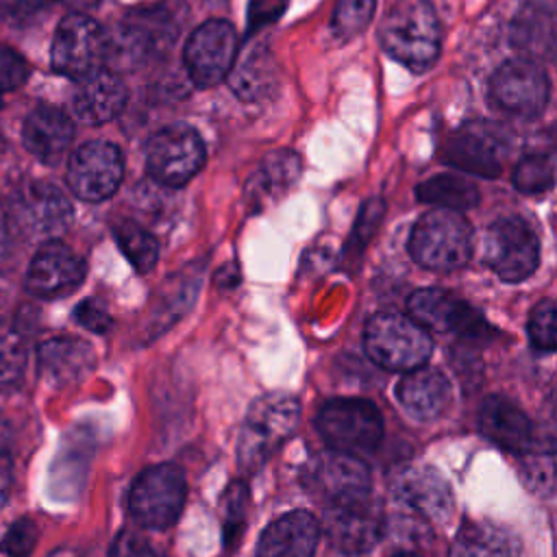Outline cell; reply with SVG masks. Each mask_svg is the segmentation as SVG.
<instances>
[{
    "instance_id": "f6af8a7d",
    "label": "cell",
    "mask_w": 557,
    "mask_h": 557,
    "mask_svg": "<svg viewBox=\"0 0 557 557\" xmlns=\"http://www.w3.org/2000/svg\"><path fill=\"white\" fill-rule=\"evenodd\" d=\"M48 557H78L74 550H70V548H57L54 553H50Z\"/></svg>"
},
{
    "instance_id": "7a4b0ae2",
    "label": "cell",
    "mask_w": 557,
    "mask_h": 557,
    "mask_svg": "<svg viewBox=\"0 0 557 557\" xmlns=\"http://www.w3.org/2000/svg\"><path fill=\"white\" fill-rule=\"evenodd\" d=\"M300 405L283 392L259 396L246 413L237 437V461L246 472L257 470L296 431Z\"/></svg>"
},
{
    "instance_id": "52a82bcc",
    "label": "cell",
    "mask_w": 557,
    "mask_h": 557,
    "mask_svg": "<svg viewBox=\"0 0 557 557\" xmlns=\"http://www.w3.org/2000/svg\"><path fill=\"white\" fill-rule=\"evenodd\" d=\"M205 144L187 124H172L157 131L146 148L148 174L165 185L181 187L205 165Z\"/></svg>"
},
{
    "instance_id": "ffe728a7",
    "label": "cell",
    "mask_w": 557,
    "mask_h": 557,
    "mask_svg": "<svg viewBox=\"0 0 557 557\" xmlns=\"http://www.w3.org/2000/svg\"><path fill=\"white\" fill-rule=\"evenodd\" d=\"M124 104H126L124 83L115 72L104 67L78 78L76 91L72 96V109L76 117L94 126L117 117Z\"/></svg>"
},
{
    "instance_id": "e0dca14e",
    "label": "cell",
    "mask_w": 557,
    "mask_h": 557,
    "mask_svg": "<svg viewBox=\"0 0 557 557\" xmlns=\"http://www.w3.org/2000/svg\"><path fill=\"white\" fill-rule=\"evenodd\" d=\"M335 548L355 555L370 550L381 535V513L372 498L329 505L322 522Z\"/></svg>"
},
{
    "instance_id": "f1b7e54d",
    "label": "cell",
    "mask_w": 557,
    "mask_h": 557,
    "mask_svg": "<svg viewBox=\"0 0 557 557\" xmlns=\"http://www.w3.org/2000/svg\"><path fill=\"white\" fill-rule=\"evenodd\" d=\"M416 196L420 202L450 209V211H466L479 205V189L472 181L459 174H437L422 181L416 187Z\"/></svg>"
},
{
    "instance_id": "5b68a950",
    "label": "cell",
    "mask_w": 557,
    "mask_h": 557,
    "mask_svg": "<svg viewBox=\"0 0 557 557\" xmlns=\"http://www.w3.org/2000/svg\"><path fill=\"white\" fill-rule=\"evenodd\" d=\"M185 496L187 481L183 468L165 461L148 466L137 474L128 492V509L144 529L165 531L178 520Z\"/></svg>"
},
{
    "instance_id": "6da1fadb",
    "label": "cell",
    "mask_w": 557,
    "mask_h": 557,
    "mask_svg": "<svg viewBox=\"0 0 557 557\" xmlns=\"http://www.w3.org/2000/svg\"><path fill=\"white\" fill-rule=\"evenodd\" d=\"M387 57L411 72H426L440 57L442 24L429 0H396L379 26Z\"/></svg>"
},
{
    "instance_id": "60d3db41",
    "label": "cell",
    "mask_w": 557,
    "mask_h": 557,
    "mask_svg": "<svg viewBox=\"0 0 557 557\" xmlns=\"http://www.w3.org/2000/svg\"><path fill=\"white\" fill-rule=\"evenodd\" d=\"M109 557H165L146 537L133 531H122L111 544Z\"/></svg>"
},
{
    "instance_id": "44dd1931",
    "label": "cell",
    "mask_w": 557,
    "mask_h": 557,
    "mask_svg": "<svg viewBox=\"0 0 557 557\" xmlns=\"http://www.w3.org/2000/svg\"><path fill=\"white\" fill-rule=\"evenodd\" d=\"M74 137L72 120L52 107L33 109L22 126L26 150L41 163H57L70 148Z\"/></svg>"
},
{
    "instance_id": "4fadbf2b",
    "label": "cell",
    "mask_w": 557,
    "mask_h": 557,
    "mask_svg": "<svg viewBox=\"0 0 557 557\" xmlns=\"http://www.w3.org/2000/svg\"><path fill=\"white\" fill-rule=\"evenodd\" d=\"M124 176L122 152L115 144L94 139L76 148L67 163L70 189L87 202H100L113 196Z\"/></svg>"
},
{
    "instance_id": "ee69618b",
    "label": "cell",
    "mask_w": 557,
    "mask_h": 557,
    "mask_svg": "<svg viewBox=\"0 0 557 557\" xmlns=\"http://www.w3.org/2000/svg\"><path fill=\"white\" fill-rule=\"evenodd\" d=\"M61 2H65V4L72 7V9H76L78 13H81V11H87V9H91V7L98 4V0H61Z\"/></svg>"
},
{
    "instance_id": "e575fe53",
    "label": "cell",
    "mask_w": 557,
    "mask_h": 557,
    "mask_svg": "<svg viewBox=\"0 0 557 557\" xmlns=\"http://www.w3.org/2000/svg\"><path fill=\"white\" fill-rule=\"evenodd\" d=\"M374 0H337L333 11V30L337 37L359 35L372 17Z\"/></svg>"
},
{
    "instance_id": "7bdbcfd3",
    "label": "cell",
    "mask_w": 557,
    "mask_h": 557,
    "mask_svg": "<svg viewBox=\"0 0 557 557\" xmlns=\"http://www.w3.org/2000/svg\"><path fill=\"white\" fill-rule=\"evenodd\" d=\"M48 2L50 0H0V13L7 17H28Z\"/></svg>"
},
{
    "instance_id": "ba28073f",
    "label": "cell",
    "mask_w": 557,
    "mask_h": 557,
    "mask_svg": "<svg viewBox=\"0 0 557 557\" xmlns=\"http://www.w3.org/2000/svg\"><path fill=\"white\" fill-rule=\"evenodd\" d=\"M483 259L505 283H520L537 268V235L522 218H498L485 233Z\"/></svg>"
},
{
    "instance_id": "83f0119b",
    "label": "cell",
    "mask_w": 557,
    "mask_h": 557,
    "mask_svg": "<svg viewBox=\"0 0 557 557\" xmlns=\"http://www.w3.org/2000/svg\"><path fill=\"white\" fill-rule=\"evenodd\" d=\"M302 163L296 152L278 150L263 159L259 170L250 176L248 196L252 200H268L274 198L292 187V183L300 176Z\"/></svg>"
},
{
    "instance_id": "603a6c76",
    "label": "cell",
    "mask_w": 557,
    "mask_h": 557,
    "mask_svg": "<svg viewBox=\"0 0 557 557\" xmlns=\"http://www.w3.org/2000/svg\"><path fill=\"white\" fill-rule=\"evenodd\" d=\"M479 426L485 437L511 453H524L533 442L527 413L505 396H487L479 409Z\"/></svg>"
},
{
    "instance_id": "d6a6232c",
    "label": "cell",
    "mask_w": 557,
    "mask_h": 557,
    "mask_svg": "<svg viewBox=\"0 0 557 557\" xmlns=\"http://www.w3.org/2000/svg\"><path fill=\"white\" fill-rule=\"evenodd\" d=\"M529 342L540 352H557V300H540L529 313Z\"/></svg>"
},
{
    "instance_id": "8d00e7d4",
    "label": "cell",
    "mask_w": 557,
    "mask_h": 557,
    "mask_svg": "<svg viewBox=\"0 0 557 557\" xmlns=\"http://www.w3.org/2000/svg\"><path fill=\"white\" fill-rule=\"evenodd\" d=\"M28 78V63L20 52L9 46H0V107L4 94L22 87Z\"/></svg>"
},
{
    "instance_id": "4316f807",
    "label": "cell",
    "mask_w": 557,
    "mask_h": 557,
    "mask_svg": "<svg viewBox=\"0 0 557 557\" xmlns=\"http://www.w3.org/2000/svg\"><path fill=\"white\" fill-rule=\"evenodd\" d=\"M520 544L507 529L485 522L468 520L459 527L448 557H518Z\"/></svg>"
},
{
    "instance_id": "8fae6325",
    "label": "cell",
    "mask_w": 557,
    "mask_h": 557,
    "mask_svg": "<svg viewBox=\"0 0 557 557\" xmlns=\"http://www.w3.org/2000/svg\"><path fill=\"white\" fill-rule=\"evenodd\" d=\"M237 59V33L226 20L202 22L187 39L183 61L196 87H215L233 70Z\"/></svg>"
},
{
    "instance_id": "1f68e13d",
    "label": "cell",
    "mask_w": 557,
    "mask_h": 557,
    "mask_svg": "<svg viewBox=\"0 0 557 557\" xmlns=\"http://www.w3.org/2000/svg\"><path fill=\"white\" fill-rule=\"evenodd\" d=\"M511 183L520 194H542L553 187V163L544 154L522 157L511 174Z\"/></svg>"
},
{
    "instance_id": "bcb514c9",
    "label": "cell",
    "mask_w": 557,
    "mask_h": 557,
    "mask_svg": "<svg viewBox=\"0 0 557 557\" xmlns=\"http://www.w3.org/2000/svg\"><path fill=\"white\" fill-rule=\"evenodd\" d=\"M389 557H422V555H418V553H413V550H396V553H392Z\"/></svg>"
},
{
    "instance_id": "9c48e42d",
    "label": "cell",
    "mask_w": 557,
    "mask_h": 557,
    "mask_svg": "<svg viewBox=\"0 0 557 557\" xmlns=\"http://www.w3.org/2000/svg\"><path fill=\"white\" fill-rule=\"evenodd\" d=\"M302 483L326 507L368 498L372 490L370 468L355 453L335 448L311 459Z\"/></svg>"
},
{
    "instance_id": "d6986e66",
    "label": "cell",
    "mask_w": 557,
    "mask_h": 557,
    "mask_svg": "<svg viewBox=\"0 0 557 557\" xmlns=\"http://www.w3.org/2000/svg\"><path fill=\"white\" fill-rule=\"evenodd\" d=\"M318 540V518L305 509H294L263 529L257 557H313Z\"/></svg>"
},
{
    "instance_id": "3957f363",
    "label": "cell",
    "mask_w": 557,
    "mask_h": 557,
    "mask_svg": "<svg viewBox=\"0 0 557 557\" xmlns=\"http://www.w3.org/2000/svg\"><path fill=\"white\" fill-rule=\"evenodd\" d=\"M407 246L418 265L435 272H453L470 259L472 228L459 211L435 207L418 218Z\"/></svg>"
},
{
    "instance_id": "836d02e7",
    "label": "cell",
    "mask_w": 557,
    "mask_h": 557,
    "mask_svg": "<svg viewBox=\"0 0 557 557\" xmlns=\"http://www.w3.org/2000/svg\"><path fill=\"white\" fill-rule=\"evenodd\" d=\"M522 455V481L535 494H550L557 487V459L550 453H531Z\"/></svg>"
},
{
    "instance_id": "30bf717a",
    "label": "cell",
    "mask_w": 557,
    "mask_h": 557,
    "mask_svg": "<svg viewBox=\"0 0 557 557\" xmlns=\"http://www.w3.org/2000/svg\"><path fill=\"white\" fill-rule=\"evenodd\" d=\"M107 57V35L98 22L83 13L65 15L54 33L50 63L59 74L83 78L102 67Z\"/></svg>"
},
{
    "instance_id": "f35d334b",
    "label": "cell",
    "mask_w": 557,
    "mask_h": 557,
    "mask_svg": "<svg viewBox=\"0 0 557 557\" xmlns=\"http://www.w3.org/2000/svg\"><path fill=\"white\" fill-rule=\"evenodd\" d=\"M74 318L81 326H85L87 331H91L96 335H104L113 326V318L109 315L107 307L98 298L81 300L74 309Z\"/></svg>"
},
{
    "instance_id": "7402d4cb",
    "label": "cell",
    "mask_w": 557,
    "mask_h": 557,
    "mask_svg": "<svg viewBox=\"0 0 557 557\" xmlns=\"http://www.w3.org/2000/svg\"><path fill=\"white\" fill-rule=\"evenodd\" d=\"M398 403L418 420L440 418L450 403V383L435 368H413L396 385Z\"/></svg>"
},
{
    "instance_id": "d4e9b609",
    "label": "cell",
    "mask_w": 557,
    "mask_h": 557,
    "mask_svg": "<svg viewBox=\"0 0 557 557\" xmlns=\"http://www.w3.org/2000/svg\"><path fill=\"white\" fill-rule=\"evenodd\" d=\"M22 218L30 233L54 237L72 220V205L65 194L50 183H30L22 196Z\"/></svg>"
},
{
    "instance_id": "ac0fdd59",
    "label": "cell",
    "mask_w": 557,
    "mask_h": 557,
    "mask_svg": "<svg viewBox=\"0 0 557 557\" xmlns=\"http://www.w3.org/2000/svg\"><path fill=\"white\" fill-rule=\"evenodd\" d=\"M37 368L46 383L54 387L74 385L96 368V350L81 337H52L39 344Z\"/></svg>"
},
{
    "instance_id": "7dc6e473",
    "label": "cell",
    "mask_w": 557,
    "mask_h": 557,
    "mask_svg": "<svg viewBox=\"0 0 557 557\" xmlns=\"http://www.w3.org/2000/svg\"><path fill=\"white\" fill-rule=\"evenodd\" d=\"M553 411H555V418H557V394H555V403H553Z\"/></svg>"
},
{
    "instance_id": "8992f818",
    "label": "cell",
    "mask_w": 557,
    "mask_h": 557,
    "mask_svg": "<svg viewBox=\"0 0 557 557\" xmlns=\"http://www.w3.org/2000/svg\"><path fill=\"white\" fill-rule=\"evenodd\" d=\"M324 442L335 450H372L383 437V418L374 403L366 398L329 400L315 418Z\"/></svg>"
},
{
    "instance_id": "f546056e",
    "label": "cell",
    "mask_w": 557,
    "mask_h": 557,
    "mask_svg": "<svg viewBox=\"0 0 557 557\" xmlns=\"http://www.w3.org/2000/svg\"><path fill=\"white\" fill-rule=\"evenodd\" d=\"M113 237H115L120 250L124 252V257L128 259V263L137 272L146 274L157 265V261H159V242L150 231H146L135 220H128V218L115 220L113 222Z\"/></svg>"
},
{
    "instance_id": "2e32d148",
    "label": "cell",
    "mask_w": 557,
    "mask_h": 557,
    "mask_svg": "<svg viewBox=\"0 0 557 557\" xmlns=\"http://www.w3.org/2000/svg\"><path fill=\"white\" fill-rule=\"evenodd\" d=\"M85 263L65 244L44 242L33 255L24 285L37 298H59L74 292L85 281Z\"/></svg>"
},
{
    "instance_id": "484cf974",
    "label": "cell",
    "mask_w": 557,
    "mask_h": 557,
    "mask_svg": "<svg viewBox=\"0 0 557 557\" xmlns=\"http://www.w3.org/2000/svg\"><path fill=\"white\" fill-rule=\"evenodd\" d=\"M228 81L242 100L252 102L268 98L278 85V65L274 54L261 44L252 46L239 61L235 59Z\"/></svg>"
},
{
    "instance_id": "74e56055",
    "label": "cell",
    "mask_w": 557,
    "mask_h": 557,
    "mask_svg": "<svg viewBox=\"0 0 557 557\" xmlns=\"http://www.w3.org/2000/svg\"><path fill=\"white\" fill-rule=\"evenodd\" d=\"M385 213V205L381 198H370L361 205L357 220H355V228L350 233V246L352 248H363L368 244V239L374 235L381 218Z\"/></svg>"
},
{
    "instance_id": "9a60e30c",
    "label": "cell",
    "mask_w": 557,
    "mask_h": 557,
    "mask_svg": "<svg viewBox=\"0 0 557 557\" xmlns=\"http://www.w3.org/2000/svg\"><path fill=\"white\" fill-rule=\"evenodd\" d=\"M394 500L426 524H442L453 513L448 481L431 466H409L392 481Z\"/></svg>"
},
{
    "instance_id": "d590c367",
    "label": "cell",
    "mask_w": 557,
    "mask_h": 557,
    "mask_svg": "<svg viewBox=\"0 0 557 557\" xmlns=\"http://www.w3.org/2000/svg\"><path fill=\"white\" fill-rule=\"evenodd\" d=\"M37 544V524L30 518L15 520L0 540V553L4 557H30Z\"/></svg>"
},
{
    "instance_id": "cb8c5ba5",
    "label": "cell",
    "mask_w": 557,
    "mask_h": 557,
    "mask_svg": "<svg viewBox=\"0 0 557 557\" xmlns=\"http://www.w3.org/2000/svg\"><path fill=\"white\" fill-rule=\"evenodd\" d=\"M442 161L455 170L483 178H494L500 174L496 144L479 128H463L444 139Z\"/></svg>"
},
{
    "instance_id": "5bb4252c",
    "label": "cell",
    "mask_w": 557,
    "mask_h": 557,
    "mask_svg": "<svg viewBox=\"0 0 557 557\" xmlns=\"http://www.w3.org/2000/svg\"><path fill=\"white\" fill-rule=\"evenodd\" d=\"M407 307L420 326L437 333H455L463 339H483L492 333L485 318L472 305L444 289H418L409 296Z\"/></svg>"
},
{
    "instance_id": "7c38bea8",
    "label": "cell",
    "mask_w": 557,
    "mask_h": 557,
    "mask_svg": "<svg viewBox=\"0 0 557 557\" xmlns=\"http://www.w3.org/2000/svg\"><path fill=\"white\" fill-rule=\"evenodd\" d=\"M550 94L546 72L529 59L505 61L490 81V100L516 117H535L544 111Z\"/></svg>"
},
{
    "instance_id": "ab89813d",
    "label": "cell",
    "mask_w": 557,
    "mask_h": 557,
    "mask_svg": "<svg viewBox=\"0 0 557 557\" xmlns=\"http://www.w3.org/2000/svg\"><path fill=\"white\" fill-rule=\"evenodd\" d=\"M224 535H226V542H231V537L235 533H239V527H242V520H244V511H246V485L235 481L228 492L224 494Z\"/></svg>"
},
{
    "instance_id": "4dcf8cb0",
    "label": "cell",
    "mask_w": 557,
    "mask_h": 557,
    "mask_svg": "<svg viewBox=\"0 0 557 557\" xmlns=\"http://www.w3.org/2000/svg\"><path fill=\"white\" fill-rule=\"evenodd\" d=\"M28 363V342L17 322L0 320V389L22 383Z\"/></svg>"
},
{
    "instance_id": "b9f144b4",
    "label": "cell",
    "mask_w": 557,
    "mask_h": 557,
    "mask_svg": "<svg viewBox=\"0 0 557 557\" xmlns=\"http://www.w3.org/2000/svg\"><path fill=\"white\" fill-rule=\"evenodd\" d=\"M287 9V0H250L248 4V30L255 33L276 22Z\"/></svg>"
},
{
    "instance_id": "277c9868",
    "label": "cell",
    "mask_w": 557,
    "mask_h": 557,
    "mask_svg": "<svg viewBox=\"0 0 557 557\" xmlns=\"http://www.w3.org/2000/svg\"><path fill=\"white\" fill-rule=\"evenodd\" d=\"M363 346L376 366L409 372L429 361L433 339L411 315L407 318L396 311H381L368 320Z\"/></svg>"
}]
</instances>
